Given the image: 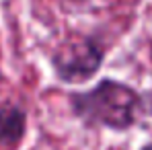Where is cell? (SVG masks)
I'll list each match as a JSON object with an SVG mask.
<instances>
[{"instance_id": "6da1fadb", "label": "cell", "mask_w": 152, "mask_h": 150, "mask_svg": "<svg viewBox=\"0 0 152 150\" xmlns=\"http://www.w3.org/2000/svg\"><path fill=\"white\" fill-rule=\"evenodd\" d=\"M70 109L88 127L126 132L138 124L144 113V99L126 82L103 78L88 91L72 93Z\"/></svg>"}, {"instance_id": "7a4b0ae2", "label": "cell", "mask_w": 152, "mask_h": 150, "mask_svg": "<svg viewBox=\"0 0 152 150\" xmlns=\"http://www.w3.org/2000/svg\"><path fill=\"white\" fill-rule=\"evenodd\" d=\"M103 48L95 37H78L64 41L51 56V66L60 80L78 84L99 72Z\"/></svg>"}, {"instance_id": "3957f363", "label": "cell", "mask_w": 152, "mask_h": 150, "mask_svg": "<svg viewBox=\"0 0 152 150\" xmlns=\"http://www.w3.org/2000/svg\"><path fill=\"white\" fill-rule=\"evenodd\" d=\"M27 130V115L17 105H8L0 109V144L17 146Z\"/></svg>"}, {"instance_id": "277c9868", "label": "cell", "mask_w": 152, "mask_h": 150, "mask_svg": "<svg viewBox=\"0 0 152 150\" xmlns=\"http://www.w3.org/2000/svg\"><path fill=\"white\" fill-rule=\"evenodd\" d=\"M140 150H152V144H146V146H142Z\"/></svg>"}]
</instances>
